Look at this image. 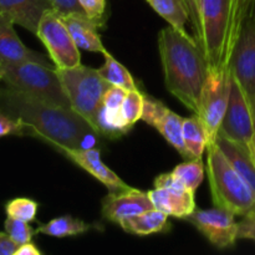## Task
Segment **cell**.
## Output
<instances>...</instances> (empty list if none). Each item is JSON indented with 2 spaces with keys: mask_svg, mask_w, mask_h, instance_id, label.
I'll use <instances>...</instances> for the list:
<instances>
[{
  "mask_svg": "<svg viewBox=\"0 0 255 255\" xmlns=\"http://www.w3.org/2000/svg\"><path fill=\"white\" fill-rule=\"evenodd\" d=\"M234 2V19H236L237 29H238L239 34L243 27V24L246 20L248 19L249 11H251V6L253 0H233Z\"/></svg>",
  "mask_w": 255,
  "mask_h": 255,
  "instance_id": "obj_35",
  "label": "cell"
},
{
  "mask_svg": "<svg viewBox=\"0 0 255 255\" xmlns=\"http://www.w3.org/2000/svg\"><path fill=\"white\" fill-rule=\"evenodd\" d=\"M10 134L22 136L25 134V126L17 120L0 112V138Z\"/></svg>",
  "mask_w": 255,
  "mask_h": 255,
  "instance_id": "obj_34",
  "label": "cell"
},
{
  "mask_svg": "<svg viewBox=\"0 0 255 255\" xmlns=\"http://www.w3.org/2000/svg\"><path fill=\"white\" fill-rule=\"evenodd\" d=\"M14 255H42V252L34 243L29 242L17 247Z\"/></svg>",
  "mask_w": 255,
  "mask_h": 255,
  "instance_id": "obj_38",
  "label": "cell"
},
{
  "mask_svg": "<svg viewBox=\"0 0 255 255\" xmlns=\"http://www.w3.org/2000/svg\"><path fill=\"white\" fill-rule=\"evenodd\" d=\"M232 76L237 80L252 107L255 100V21L246 20L231 59Z\"/></svg>",
  "mask_w": 255,
  "mask_h": 255,
  "instance_id": "obj_11",
  "label": "cell"
},
{
  "mask_svg": "<svg viewBox=\"0 0 255 255\" xmlns=\"http://www.w3.org/2000/svg\"><path fill=\"white\" fill-rule=\"evenodd\" d=\"M152 127L156 128L184 159H191L183 139V117L166 107Z\"/></svg>",
  "mask_w": 255,
  "mask_h": 255,
  "instance_id": "obj_20",
  "label": "cell"
},
{
  "mask_svg": "<svg viewBox=\"0 0 255 255\" xmlns=\"http://www.w3.org/2000/svg\"><path fill=\"white\" fill-rule=\"evenodd\" d=\"M56 72L71 109L87 120L96 129L97 114L102 107L105 92L111 85L100 75L99 69L81 64L70 69H56Z\"/></svg>",
  "mask_w": 255,
  "mask_h": 255,
  "instance_id": "obj_6",
  "label": "cell"
},
{
  "mask_svg": "<svg viewBox=\"0 0 255 255\" xmlns=\"http://www.w3.org/2000/svg\"><path fill=\"white\" fill-rule=\"evenodd\" d=\"M120 227L126 233L133 234V236L146 237L154 233L167 232L169 229V222L167 214L153 208L151 211L143 212V213L138 214V216L124 219L120 223Z\"/></svg>",
  "mask_w": 255,
  "mask_h": 255,
  "instance_id": "obj_19",
  "label": "cell"
},
{
  "mask_svg": "<svg viewBox=\"0 0 255 255\" xmlns=\"http://www.w3.org/2000/svg\"><path fill=\"white\" fill-rule=\"evenodd\" d=\"M154 206L147 192L129 188L121 192H110L102 199V217L106 221L119 224L124 219L138 216L143 212L151 211Z\"/></svg>",
  "mask_w": 255,
  "mask_h": 255,
  "instance_id": "obj_12",
  "label": "cell"
},
{
  "mask_svg": "<svg viewBox=\"0 0 255 255\" xmlns=\"http://www.w3.org/2000/svg\"><path fill=\"white\" fill-rule=\"evenodd\" d=\"M0 62L17 64V62H37L51 66L49 60L40 52L34 51L22 44L14 30V22L0 12Z\"/></svg>",
  "mask_w": 255,
  "mask_h": 255,
  "instance_id": "obj_14",
  "label": "cell"
},
{
  "mask_svg": "<svg viewBox=\"0 0 255 255\" xmlns=\"http://www.w3.org/2000/svg\"><path fill=\"white\" fill-rule=\"evenodd\" d=\"M206 172L214 206L241 217L255 213V192L232 166L217 142L207 146Z\"/></svg>",
  "mask_w": 255,
  "mask_h": 255,
  "instance_id": "obj_4",
  "label": "cell"
},
{
  "mask_svg": "<svg viewBox=\"0 0 255 255\" xmlns=\"http://www.w3.org/2000/svg\"><path fill=\"white\" fill-rule=\"evenodd\" d=\"M61 19L79 49L101 54L107 51L99 34L100 26L87 15H67Z\"/></svg>",
  "mask_w": 255,
  "mask_h": 255,
  "instance_id": "obj_17",
  "label": "cell"
},
{
  "mask_svg": "<svg viewBox=\"0 0 255 255\" xmlns=\"http://www.w3.org/2000/svg\"><path fill=\"white\" fill-rule=\"evenodd\" d=\"M127 92L128 91L122 89V87L111 85L107 89V91L105 92L102 105L109 110H121V106L124 104V100L126 97Z\"/></svg>",
  "mask_w": 255,
  "mask_h": 255,
  "instance_id": "obj_33",
  "label": "cell"
},
{
  "mask_svg": "<svg viewBox=\"0 0 255 255\" xmlns=\"http://www.w3.org/2000/svg\"><path fill=\"white\" fill-rule=\"evenodd\" d=\"M0 76H1V62H0Z\"/></svg>",
  "mask_w": 255,
  "mask_h": 255,
  "instance_id": "obj_42",
  "label": "cell"
},
{
  "mask_svg": "<svg viewBox=\"0 0 255 255\" xmlns=\"http://www.w3.org/2000/svg\"><path fill=\"white\" fill-rule=\"evenodd\" d=\"M248 17H251L252 20H254V21H255V0H253V2H252L251 11H249Z\"/></svg>",
  "mask_w": 255,
  "mask_h": 255,
  "instance_id": "obj_40",
  "label": "cell"
},
{
  "mask_svg": "<svg viewBox=\"0 0 255 255\" xmlns=\"http://www.w3.org/2000/svg\"><path fill=\"white\" fill-rule=\"evenodd\" d=\"M4 228L5 232L7 233V236H9L17 246H21V244L31 242L32 237L36 234L35 229H32L27 222L20 221V219L16 218H11V217H7V218L5 219Z\"/></svg>",
  "mask_w": 255,
  "mask_h": 255,
  "instance_id": "obj_29",
  "label": "cell"
},
{
  "mask_svg": "<svg viewBox=\"0 0 255 255\" xmlns=\"http://www.w3.org/2000/svg\"><path fill=\"white\" fill-rule=\"evenodd\" d=\"M189 14V27L192 36L202 49V30H201V1L202 0H184Z\"/></svg>",
  "mask_w": 255,
  "mask_h": 255,
  "instance_id": "obj_30",
  "label": "cell"
},
{
  "mask_svg": "<svg viewBox=\"0 0 255 255\" xmlns=\"http://www.w3.org/2000/svg\"><path fill=\"white\" fill-rule=\"evenodd\" d=\"M147 193L154 208L163 212L168 217L187 219V217L191 216L197 208L194 192L188 189L154 187V189Z\"/></svg>",
  "mask_w": 255,
  "mask_h": 255,
  "instance_id": "obj_15",
  "label": "cell"
},
{
  "mask_svg": "<svg viewBox=\"0 0 255 255\" xmlns=\"http://www.w3.org/2000/svg\"><path fill=\"white\" fill-rule=\"evenodd\" d=\"M216 142L232 166L255 192V159L249 147H244L221 136L217 137Z\"/></svg>",
  "mask_w": 255,
  "mask_h": 255,
  "instance_id": "obj_18",
  "label": "cell"
},
{
  "mask_svg": "<svg viewBox=\"0 0 255 255\" xmlns=\"http://www.w3.org/2000/svg\"><path fill=\"white\" fill-rule=\"evenodd\" d=\"M0 80H1V76H0Z\"/></svg>",
  "mask_w": 255,
  "mask_h": 255,
  "instance_id": "obj_43",
  "label": "cell"
},
{
  "mask_svg": "<svg viewBox=\"0 0 255 255\" xmlns=\"http://www.w3.org/2000/svg\"><path fill=\"white\" fill-rule=\"evenodd\" d=\"M249 149H251V153H252V156H253V158L255 159V132H254L253 137H252V141H251V143H249Z\"/></svg>",
  "mask_w": 255,
  "mask_h": 255,
  "instance_id": "obj_39",
  "label": "cell"
},
{
  "mask_svg": "<svg viewBox=\"0 0 255 255\" xmlns=\"http://www.w3.org/2000/svg\"><path fill=\"white\" fill-rule=\"evenodd\" d=\"M253 114H254V119H255V100L253 102Z\"/></svg>",
  "mask_w": 255,
  "mask_h": 255,
  "instance_id": "obj_41",
  "label": "cell"
},
{
  "mask_svg": "<svg viewBox=\"0 0 255 255\" xmlns=\"http://www.w3.org/2000/svg\"><path fill=\"white\" fill-rule=\"evenodd\" d=\"M1 80L10 89L47 104L71 107L55 67L37 62L1 64Z\"/></svg>",
  "mask_w": 255,
  "mask_h": 255,
  "instance_id": "obj_5",
  "label": "cell"
},
{
  "mask_svg": "<svg viewBox=\"0 0 255 255\" xmlns=\"http://www.w3.org/2000/svg\"><path fill=\"white\" fill-rule=\"evenodd\" d=\"M94 226L86 223L82 219L75 218L72 216H61L51 219L47 223L41 224L35 229L36 234H44L54 238H66V237H76L91 231Z\"/></svg>",
  "mask_w": 255,
  "mask_h": 255,
  "instance_id": "obj_21",
  "label": "cell"
},
{
  "mask_svg": "<svg viewBox=\"0 0 255 255\" xmlns=\"http://www.w3.org/2000/svg\"><path fill=\"white\" fill-rule=\"evenodd\" d=\"M131 128L132 126L125 120L121 110H109L102 105L96 119V131L101 136L117 138Z\"/></svg>",
  "mask_w": 255,
  "mask_h": 255,
  "instance_id": "obj_24",
  "label": "cell"
},
{
  "mask_svg": "<svg viewBox=\"0 0 255 255\" xmlns=\"http://www.w3.org/2000/svg\"><path fill=\"white\" fill-rule=\"evenodd\" d=\"M149 6L163 17L169 26L182 34H188L186 25H189L188 9L184 0H146Z\"/></svg>",
  "mask_w": 255,
  "mask_h": 255,
  "instance_id": "obj_22",
  "label": "cell"
},
{
  "mask_svg": "<svg viewBox=\"0 0 255 255\" xmlns=\"http://www.w3.org/2000/svg\"><path fill=\"white\" fill-rule=\"evenodd\" d=\"M188 221L204 238L218 249L231 248L238 239V223L236 214L223 208L197 209L187 217Z\"/></svg>",
  "mask_w": 255,
  "mask_h": 255,
  "instance_id": "obj_10",
  "label": "cell"
},
{
  "mask_svg": "<svg viewBox=\"0 0 255 255\" xmlns=\"http://www.w3.org/2000/svg\"><path fill=\"white\" fill-rule=\"evenodd\" d=\"M183 139L191 159H201L208 146V136L196 114L183 119Z\"/></svg>",
  "mask_w": 255,
  "mask_h": 255,
  "instance_id": "obj_23",
  "label": "cell"
},
{
  "mask_svg": "<svg viewBox=\"0 0 255 255\" xmlns=\"http://www.w3.org/2000/svg\"><path fill=\"white\" fill-rule=\"evenodd\" d=\"M60 152L67 157L70 161L91 174L94 178L101 182L110 192H121L129 189L131 187L125 183L109 166L102 162L101 152L96 147L94 148H60Z\"/></svg>",
  "mask_w": 255,
  "mask_h": 255,
  "instance_id": "obj_13",
  "label": "cell"
},
{
  "mask_svg": "<svg viewBox=\"0 0 255 255\" xmlns=\"http://www.w3.org/2000/svg\"><path fill=\"white\" fill-rule=\"evenodd\" d=\"M231 87V69L209 70L199 97L198 112L196 114L206 128L208 144L216 142L218 137L219 127L228 107Z\"/></svg>",
  "mask_w": 255,
  "mask_h": 255,
  "instance_id": "obj_7",
  "label": "cell"
},
{
  "mask_svg": "<svg viewBox=\"0 0 255 255\" xmlns=\"http://www.w3.org/2000/svg\"><path fill=\"white\" fill-rule=\"evenodd\" d=\"M0 112L17 120L25 133L60 148H94L100 133L71 107L57 106L12 90H0Z\"/></svg>",
  "mask_w": 255,
  "mask_h": 255,
  "instance_id": "obj_1",
  "label": "cell"
},
{
  "mask_svg": "<svg viewBox=\"0 0 255 255\" xmlns=\"http://www.w3.org/2000/svg\"><path fill=\"white\" fill-rule=\"evenodd\" d=\"M142 111H143V95L137 90L127 92L121 106V112L125 120L131 126H133L138 120H141Z\"/></svg>",
  "mask_w": 255,
  "mask_h": 255,
  "instance_id": "obj_28",
  "label": "cell"
},
{
  "mask_svg": "<svg viewBox=\"0 0 255 255\" xmlns=\"http://www.w3.org/2000/svg\"><path fill=\"white\" fill-rule=\"evenodd\" d=\"M17 247L19 246L7 236L6 232H0V255H14Z\"/></svg>",
  "mask_w": 255,
  "mask_h": 255,
  "instance_id": "obj_37",
  "label": "cell"
},
{
  "mask_svg": "<svg viewBox=\"0 0 255 255\" xmlns=\"http://www.w3.org/2000/svg\"><path fill=\"white\" fill-rule=\"evenodd\" d=\"M201 30L202 50L209 70L231 69L232 55L239 37L233 0H202Z\"/></svg>",
  "mask_w": 255,
  "mask_h": 255,
  "instance_id": "obj_3",
  "label": "cell"
},
{
  "mask_svg": "<svg viewBox=\"0 0 255 255\" xmlns=\"http://www.w3.org/2000/svg\"><path fill=\"white\" fill-rule=\"evenodd\" d=\"M238 239L255 241V213L243 217L238 222Z\"/></svg>",
  "mask_w": 255,
  "mask_h": 255,
  "instance_id": "obj_36",
  "label": "cell"
},
{
  "mask_svg": "<svg viewBox=\"0 0 255 255\" xmlns=\"http://www.w3.org/2000/svg\"><path fill=\"white\" fill-rule=\"evenodd\" d=\"M54 11L60 16L67 15H86L79 0H49Z\"/></svg>",
  "mask_w": 255,
  "mask_h": 255,
  "instance_id": "obj_32",
  "label": "cell"
},
{
  "mask_svg": "<svg viewBox=\"0 0 255 255\" xmlns=\"http://www.w3.org/2000/svg\"><path fill=\"white\" fill-rule=\"evenodd\" d=\"M39 204L30 198H14L5 204L7 217L30 223L36 218Z\"/></svg>",
  "mask_w": 255,
  "mask_h": 255,
  "instance_id": "obj_27",
  "label": "cell"
},
{
  "mask_svg": "<svg viewBox=\"0 0 255 255\" xmlns=\"http://www.w3.org/2000/svg\"><path fill=\"white\" fill-rule=\"evenodd\" d=\"M255 132V119L251 101L237 80L232 76L231 96L218 136L249 147Z\"/></svg>",
  "mask_w": 255,
  "mask_h": 255,
  "instance_id": "obj_9",
  "label": "cell"
},
{
  "mask_svg": "<svg viewBox=\"0 0 255 255\" xmlns=\"http://www.w3.org/2000/svg\"><path fill=\"white\" fill-rule=\"evenodd\" d=\"M50 9L49 0H0V12L32 34H36L40 20Z\"/></svg>",
  "mask_w": 255,
  "mask_h": 255,
  "instance_id": "obj_16",
  "label": "cell"
},
{
  "mask_svg": "<svg viewBox=\"0 0 255 255\" xmlns=\"http://www.w3.org/2000/svg\"><path fill=\"white\" fill-rule=\"evenodd\" d=\"M35 35L46 47L55 69H70L81 64L80 49L61 16L52 9L41 17Z\"/></svg>",
  "mask_w": 255,
  "mask_h": 255,
  "instance_id": "obj_8",
  "label": "cell"
},
{
  "mask_svg": "<svg viewBox=\"0 0 255 255\" xmlns=\"http://www.w3.org/2000/svg\"><path fill=\"white\" fill-rule=\"evenodd\" d=\"M158 50L167 90L197 114L209 71L203 50L191 34H182L172 26L159 31Z\"/></svg>",
  "mask_w": 255,
  "mask_h": 255,
  "instance_id": "obj_2",
  "label": "cell"
},
{
  "mask_svg": "<svg viewBox=\"0 0 255 255\" xmlns=\"http://www.w3.org/2000/svg\"><path fill=\"white\" fill-rule=\"evenodd\" d=\"M204 164L201 159H186L182 163L177 164L172 171L173 176L189 191L196 193L197 188L204 179Z\"/></svg>",
  "mask_w": 255,
  "mask_h": 255,
  "instance_id": "obj_26",
  "label": "cell"
},
{
  "mask_svg": "<svg viewBox=\"0 0 255 255\" xmlns=\"http://www.w3.org/2000/svg\"><path fill=\"white\" fill-rule=\"evenodd\" d=\"M105 62L99 69L100 75L109 82L110 85L120 86L127 91L137 90L136 82L132 77L131 72L124 66L120 61H117L109 51L104 54Z\"/></svg>",
  "mask_w": 255,
  "mask_h": 255,
  "instance_id": "obj_25",
  "label": "cell"
},
{
  "mask_svg": "<svg viewBox=\"0 0 255 255\" xmlns=\"http://www.w3.org/2000/svg\"><path fill=\"white\" fill-rule=\"evenodd\" d=\"M79 1L87 16L101 27L105 22L106 0H79Z\"/></svg>",
  "mask_w": 255,
  "mask_h": 255,
  "instance_id": "obj_31",
  "label": "cell"
}]
</instances>
